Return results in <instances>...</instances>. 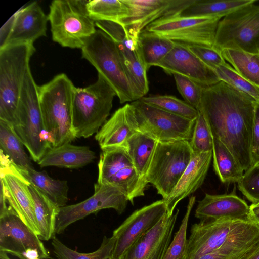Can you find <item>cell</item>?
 I'll list each match as a JSON object with an SVG mask.
<instances>
[{"mask_svg": "<svg viewBox=\"0 0 259 259\" xmlns=\"http://www.w3.org/2000/svg\"><path fill=\"white\" fill-rule=\"evenodd\" d=\"M256 101L224 81L203 87L198 110L213 138L231 151L245 171L250 167V143Z\"/></svg>", "mask_w": 259, "mask_h": 259, "instance_id": "6da1fadb", "label": "cell"}, {"mask_svg": "<svg viewBox=\"0 0 259 259\" xmlns=\"http://www.w3.org/2000/svg\"><path fill=\"white\" fill-rule=\"evenodd\" d=\"M75 86L68 76L59 74L38 86L44 128L55 138V146L71 143L76 138L72 126V101Z\"/></svg>", "mask_w": 259, "mask_h": 259, "instance_id": "7a4b0ae2", "label": "cell"}, {"mask_svg": "<svg viewBox=\"0 0 259 259\" xmlns=\"http://www.w3.org/2000/svg\"><path fill=\"white\" fill-rule=\"evenodd\" d=\"M115 91L99 74L85 88L75 87L72 101V126L76 137L88 138L96 134L110 114Z\"/></svg>", "mask_w": 259, "mask_h": 259, "instance_id": "3957f363", "label": "cell"}, {"mask_svg": "<svg viewBox=\"0 0 259 259\" xmlns=\"http://www.w3.org/2000/svg\"><path fill=\"white\" fill-rule=\"evenodd\" d=\"M81 54L113 89L121 104L136 101L120 52L107 34L97 30L81 49Z\"/></svg>", "mask_w": 259, "mask_h": 259, "instance_id": "277c9868", "label": "cell"}, {"mask_svg": "<svg viewBox=\"0 0 259 259\" xmlns=\"http://www.w3.org/2000/svg\"><path fill=\"white\" fill-rule=\"evenodd\" d=\"M35 51L33 44L0 47V120L13 125L21 90Z\"/></svg>", "mask_w": 259, "mask_h": 259, "instance_id": "5b68a950", "label": "cell"}, {"mask_svg": "<svg viewBox=\"0 0 259 259\" xmlns=\"http://www.w3.org/2000/svg\"><path fill=\"white\" fill-rule=\"evenodd\" d=\"M88 1L54 0L48 15L52 39L64 47L82 49L95 33V22L89 15Z\"/></svg>", "mask_w": 259, "mask_h": 259, "instance_id": "8992f818", "label": "cell"}, {"mask_svg": "<svg viewBox=\"0 0 259 259\" xmlns=\"http://www.w3.org/2000/svg\"><path fill=\"white\" fill-rule=\"evenodd\" d=\"M193 153L188 141H158L146 181L154 186L162 199L167 198L172 191Z\"/></svg>", "mask_w": 259, "mask_h": 259, "instance_id": "52a82bcc", "label": "cell"}, {"mask_svg": "<svg viewBox=\"0 0 259 259\" xmlns=\"http://www.w3.org/2000/svg\"><path fill=\"white\" fill-rule=\"evenodd\" d=\"M13 126L32 160L39 162L48 149L39 138L44 126L38 85L34 80L30 69L26 75Z\"/></svg>", "mask_w": 259, "mask_h": 259, "instance_id": "ba28073f", "label": "cell"}, {"mask_svg": "<svg viewBox=\"0 0 259 259\" xmlns=\"http://www.w3.org/2000/svg\"><path fill=\"white\" fill-rule=\"evenodd\" d=\"M255 3L241 7L220 20L214 47L221 50L259 52V5Z\"/></svg>", "mask_w": 259, "mask_h": 259, "instance_id": "9c48e42d", "label": "cell"}, {"mask_svg": "<svg viewBox=\"0 0 259 259\" xmlns=\"http://www.w3.org/2000/svg\"><path fill=\"white\" fill-rule=\"evenodd\" d=\"M221 19L178 15L158 19L144 29L174 42L212 47Z\"/></svg>", "mask_w": 259, "mask_h": 259, "instance_id": "30bf717a", "label": "cell"}, {"mask_svg": "<svg viewBox=\"0 0 259 259\" xmlns=\"http://www.w3.org/2000/svg\"><path fill=\"white\" fill-rule=\"evenodd\" d=\"M98 172L97 183L117 187L133 204L135 198L144 196L148 183L138 173L124 147L102 149Z\"/></svg>", "mask_w": 259, "mask_h": 259, "instance_id": "8fae6325", "label": "cell"}, {"mask_svg": "<svg viewBox=\"0 0 259 259\" xmlns=\"http://www.w3.org/2000/svg\"><path fill=\"white\" fill-rule=\"evenodd\" d=\"M134 107L139 131L159 142L190 141L195 120H191L139 100Z\"/></svg>", "mask_w": 259, "mask_h": 259, "instance_id": "7c38bea8", "label": "cell"}, {"mask_svg": "<svg viewBox=\"0 0 259 259\" xmlns=\"http://www.w3.org/2000/svg\"><path fill=\"white\" fill-rule=\"evenodd\" d=\"M128 200L117 187L107 183H96L94 194L79 203L59 207L55 223L56 234L63 233L71 224L99 211L112 208L120 214Z\"/></svg>", "mask_w": 259, "mask_h": 259, "instance_id": "4fadbf2b", "label": "cell"}, {"mask_svg": "<svg viewBox=\"0 0 259 259\" xmlns=\"http://www.w3.org/2000/svg\"><path fill=\"white\" fill-rule=\"evenodd\" d=\"M250 219L222 218L193 224L187 239L185 259H198L218 249Z\"/></svg>", "mask_w": 259, "mask_h": 259, "instance_id": "5bb4252c", "label": "cell"}, {"mask_svg": "<svg viewBox=\"0 0 259 259\" xmlns=\"http://www.w3.org/2000/svg\"><path fill=\"white\" fill-rule=\"evenodd\" d=\"M37 250L40 259L50 258L49 252L37 234L7 205L0 211V251L26 259L29 249Z\"/></svg>", "mask_w": 259, "mask_h": 259, "instance_id": "9a60e30c", "label": "cell"}, {"mask_svg": "<svg viewBox=\"0 0 259 259\" xmlns=\"http://www.w3.org/2000/svg\"><path fill=\"white\" fill-rule=\"evenodd\" d=\"M166 213L163 199L135 211L113 232L116 242L112 259H120L138 238L152 229Z\"/></svg>", "mask_w": 259, "mask_h": 259, "instance_id": "2e32d148", "label": "cell"}, {"mask_svg": "<svg viewBox=\"0 0 259 259\" xmlns=\"http://www.w3.org/2000/svg\"><path fill=\"white\" fill-rule=\"evenodd\" d=\"M196 0H124L129 11L120 23L135 37L152 22L180 15Z\"/></svg>", "mask_w": 259, "mask_h": 259, "instance_id": "e0dca14e", "label": "cell"}, {"mask_svg": "<svg viewBox=\"0 0 259 259\" xmlns=\"http://www.w3.org/2000/svg\"><path fill=\"white\" fill-rule=\"evenodd\" d=\"M157 66L168 74H178L189 78L202 87L220 81L214 70L182 43L175 42L174 48Z\"/></svg>", "mask_w": 259, "mask_h": 259, "instance_id": "ac0fdd59", "label": "cell"}, {"mask_svg": "<svg viewBox=\"0 0 259 259\" xmlns=\"http://www.w3.org/2000/svg\"><path fill=\"white\" fill-rule=\"evenodd\" d=\"M167 213L150 230L142 235L120 259H163L170 243L179 214Z\"/></svg>", "mask_w": 259, "mask_h": 259, "instance_id": "d6986e66", "label": "cell"}, {"mask_svg": "<svg viewBox=\"0 0 259 259\" xmlns=\"http://www.w3.org/2000/svg\"><path fill=\"white\" fill-rule=\"evenodd\" d=\"M30 184L24 177L12 174L1 175L0 204L6 203L38 236L34 202L29 189Z\"/></svg>", "mask_w": 259, "mask_h": 259, "instance_id": "ffe728a7", "label": "cell"}, {"mask_svg": "<svg viewBox=\"0 0 259 259\" xmlns=\"http://www.w3.org/2000/svg\"><path fill=\"white\" fill-rule=\"evenodd\" d=\"M12 25L0 47L8 45L33 44L42 36H46L49 21L36 2L21 8L14 15Z\"/></svg>", "mask_w": 259, "mask_h": 259, "instance_id": "44dd1931", "label": "cell"}, {"mask_svg": "<svg viewBox=\"0 0 259 259\" xmlns=\"http://www.w3.org/2000/svg\"><path fill=\"white\" fill-rule=\"evenodd\" d=\"M139 131L135 109L131 104L127 103L115 111L96 134L95 138L101 150L123 147Z\"/></svg>", "mask_w": 259, "mask_h": 259, "instance_id": "7402d4cb", "label": "cell"}, {"mask_svg": "<svg viewBox=\"0 0 259 259\" xmlns=\"http://www.w3.org/2000/svg\"><path fill=\"white\" fill-rule=\"evenodd\" d=\"M212 158V151L193 153L185 171L164 200L167 213L173 214L178 203L194 193L204 182Z\"/></svg>", "mask_w": 259, "mask_h": 259, "instance_id": "603a6c76", "label": "cell"}, {"mask_svg": "<svg viewBox=\"0 0 259 259\" xmlns=\"http://www.w3.org/2000/svg\"><path fill=\"white\" fill-rule=\"evenodd\" d=\"M235 188L229 194L210 195L205 193L198 201L195 216L201 221L218 220L222 218L249 219V206L235 192Z\"/></svg>", "mask_w": 259, "mask_h": 259, "instance_id": "cb8c5ba5", "label": "cell"}, {"mask_svg": "<svg viewBox=\"0 0 259 259\" xmlns=\"http://www.w3.org/2000/svg\"><path fill=\"white\" fill-rule=\"evenodd\" d=\"M95 153L85 146L68 143L49 149L38 164L40 167L56 166L77 169L93 162Z\"/></svg>", "mask_w": 259, "mask_h": 259, "instance_id": "d4e9b609", "label": "cell"}, {"mask_svg": "<svg viewBox=\"0 0 259 259\" xmlns=\"http://www.w3.org/2000/svg\"><path fill=\"white\" fill-rule=\"evenodd\" d=\"M258 247L254 232L243 227L233 233L219 248L198 259H247Z\"/></svg>", "mask_w": 259, "mask_h": 259, "instance_id": "484cf974", "label": "cell"}, {"mask_svg": "<svg viewBox=\"0 0 259 259\" xmlns=\"http://www.w3.org/2000/svg\"><path fill=\"white\" fill-rule=\"evenodd\" d=\"M95 25L116 43L126 68L142 62L139 51L138 38L134 36L126 27L117 22L105 20L95 21Z\"/></svg>", "mask_w": 259, "mask_h": 259, "instance_id": "4316f807", "label": "cell"}, {"mask_svg": "<svg viewBox=\"0 0 259 259\" xmlns=\"http://www.w3.org/2000/svg\"><path fill=\"white\" fill-rule=\"evenodd\" d=\"M16 167L28 182L40 190L58 206L66 205L69 190L67 181L53 179L46 171H39L33 168H23L17 166Z\"/></svg>", "mask_w": 259, "mask_h": 259, "instance_id": "83f0119b", "label": "cell"}, {"mask_svg": "<svg viewBox=\"0 0 259 259\" xmlns=\"http://www.w3.org/2000/svg\"><path fill=\"white\" fill-rule=\"evenodd\" d=\"M29 189L34 202L38 236L41 240L48 241L56 235L55 223L59 207L31 184Z\"/></svg>", "mask_w": 259, "mask_h": 259, "instance_id": "f1b7e54d", "label": "cell"}, {"mask_svg": "<svg viewBox=\"0 0 259 259\" xmlns=\"http://www.w3.org/2000/svg\"><path fill=\"white\" fill-rule=\"evenodd\" d=\"M157 142L153 138L139 131L123 147L138 173L147 183V174Z\"/></svg>", "mask_w": 259, "mask_h": 259, "instance_id": "f546056e", "label": "cell"}, {"mask_svg": "<svg viewBox=\"0 0 259 259\" xmlns=\"http://www.w3.org/2000/svg\"><path fill=\"white\" fill-rule=\"evenodd\" d=\"M175 42L144 29L138 37L139 51L142 61L148 70L157 65L174 48Z\"/></svg>", "mask_w": 259, "mask_h": 259, "instance_id": "4dcf8cb0", "label": "cell"}, {"mask_svg": "<svg viewBox=\"0 0 259 259\" xmlns=\"http://www.w3.org/2000/svg\"><path fill=\"white\" fill-rule=\"evenodd\" d=\"M256 0H196L180 15L186 17L223 18Z\"/></svg>", "mask_w": 259, "mask_h": 259, "instance_id": "1f68e13d", "label": "cell"}, {"mask_svg": "<svg viewBox=\"0 0 259 259\" xmlns=\"http://www.w3.org/2000/svg\"><path fill=\"white\" fill-rule=\"evenodd\" d=\"M212 157L214 171L222 183H237L241 179L244 171L230 150L214 138Z\"/></svg>", "mask_w": 259, "mask_h": 259, "instance_id": "d6a6232c", "label": "cell"}, {"mask_svg": "<svg viewBox=\"0 0 259 259\" xmlns=\"http://www.w3.org/2000/svg\"><path fill=\"white\" fill-rule=\"evenodd\" d=\"M223 58L242 77L259 88V52L251 53L241 50L224 49Z\"/></svg>", "mask_w": 259, "mask_h": 259, "instance_id": "836d02e7", "label": "cell"}, {"mask_svg": "<svg viewBox=\"0 0 259 259\" xmlns=\"http://www.w3.org/2000/svg\"><path fill=\"white\" fill-rule=\"evenodd\" d=\"M1 150L14 164L23 168H33L30 159L24 149V144L12 124L0 120Z\"/></svg>", "mask_w": 259, "mask_h": 259, "instance_id": "e575fe53", "label": "cell"}, {"mask_svg": "<svg viewBox=\"0 0 259 259\" xmlns=\"http://www.w3.org/2000/svg\"><path fill=\"white\" fill-rule=\"evenodd\" d=\"M52 246L54 256L51 259H112L116 237L105 236L100 247L96 251L88 253H80L70 249L56 236L52 239Z\"/></svg>", "mask_w": 259, "mask_h": 259, "instance_id": "d590c367", "label": "cell"}, {"mask_svg": "<svg viewBox=\"0 0 259 259\" xmlns=\"http://www.w3.org/2000/svg\"><path fill=\"white\" fill-rule=\"evenodd\" d=\"M87 9L89 16L95 22L105 20L120 23L129 14L124 0H90Z\"/></svg>", "mask_w": 259, "mask_h": 259, "instance_id": "8d00e7d4", "label": "cell"}, {"mask_svg": "<svg viewBox=\"0 0 259 259\" xmlns=\"http://www.w3.org/2000/svg\"><path fill=\"white\" fill-rule=\"evenodd\" d=\"M139 100L191 120H196L199 111L186 101L171 95H151Z\"/></svg>", "mask_w": 259, "mask_h": 259, "instance_id": "74e56055", "label": "cell"}, {"mask_svg": "<svg viewBox=\"0 0 259 259\" xmlns=\"http://www.w3.org/2000/svg\"><path fill=\"white\" fill-rule=\"evenodd\" d=\"M213 70L220 81H224L235 89L250 96L259 103V88L242 77L229 64L217 66Z\"/></svg>", "mask_w": 259, "mask_h": 259, "instance_id": "f35d334b", "label": "cell"}, {"mask_svg": "<svg viewBox=\"0 0 259 259\" xmlns=\"http://www.w3.org/2000/svg\"><path fill=\"white\" fill-rule=\"evenodd\" d=\"M196 201L195 196L189 198L185 214L177 232L170 242L163 259H185L186 252L187 239V229L189 218Z\"/></svg>", "mask_w": 259, "mask_h": 259, "instance_id": "ab89813d", "label": "cell"}, {"mask_svg": "<svg viewBox=\"0 0 259 259\" xmlns=\"http://www.w3.org/2000/svg\"><path fill=\"white\" fill-rule=\"evenodd\" d=\"M189 142L194 153L212 151L213 137L203 115L200 111L195 120Z\"/></svg>", "mask_w": 259, "mask_h": 259, "instance_id": "60d3db41", "label": "cell"}, {"mask_svg": "<svg viewBox=\"0 0 259 259\" xmlns=\"http://www.w3.org/2000/svg\"><path fill=\"white\" fill-rule=\"evenodd\" d=\"M172 75L177 89L185 99V101L198 110L200 103L203 87L183 75L178 74Z\"/></svg>", "mask_w": 259, "mask_h": 259, "instance_id": "b9f144b4", "label": "cell"}, {"mask_svg": "<svg viewBox=\"0 0 259 259\" xmlns=\"http://www.w3.org/2000/svg\"><path fill=\"white\" fill-rule=\"evenodd\" d=\"M238 188L252 203L259 202V164L244 171Z\"/></svg>", "mask_w": 259, "mask_h": 259, "instance_id": "7bdbcfd3", "label": "cell"}, {"mask_svg": "<svg viewBox=\"0 0 259 259\" xmlns=\"http://www.w3.org/2000/svg\"><path fill=\"white\" fill-rule=\"evenodd\" d=\"M187 46L198 58L212 69L217 66L227 63L223 57L221 50L214 46Z\"/></svg>", "mask_w": 259, "mask_h": 259, "instance_id": "ee69618b", "label": "cell"}, {"mask_svg": "<svg viewBox=\"0 0 259 259\" xmlns=\"http://www.w3.org/2000/svg\"><path fill=\"white\" fill-rule=\"evenodd\" d=\"M250 167L259 164V103L256 102L250 143Z\"/></svg>", "mask_w": 259, "mask_h": 259, "instance_id": "f6af8a7d", "label": "cell"}, {"mask_svg": "<svg viewBox=\"0 0 259 259\" xmlns=\"http://www.w3.org/2000/svg\"><path fill=\"white\" fill-rule=\"evenodd\" d=\"M249 218L259 226V202L249 206Z\"/></svg>", "mask_w": 259, "mask_h": 259, "instance_id": "bcb514c9", "label": "cell"}, {"mask_svg": "<svg viewBox=\"0 0 259 259\" xmlns=\"http://www.w3.org/2000/svg\"><path fill=\"white\" fill-rule=\"evenodd\" d=\"M247 259H259V247Z\"/></svg>", "mask_w": 259, "mask_h": 259, "instance_id": "7dc6e473", "label": "cell"}, {"mask_svg": "<svg viewBox=\"0 0 259 259\" xmlns=\"http://www.w3.org/2000/svg\"><path fill=\"white\" fill-rule=\"evenodd\" d=\"M0 259H11L7 255V253L0 251Z\"/></svg>", "mask_w": 259, "mask_h": 259, "instance_id": "c3c4849f", "label": "cell"}, {"mask_svg": "<svg viewBox=\"0 0 259 259\" xmlns=\"http://www.w3.org/2000/svg\"><path fill=\"white\" fill-rule=\"evenodd\" d=\"M34 259H40V258H34Z\"/></svg>", "mask_w": 259, "mask_h": 259, "instance_id": "681fc988", "label": "cell"}]
</instances>
